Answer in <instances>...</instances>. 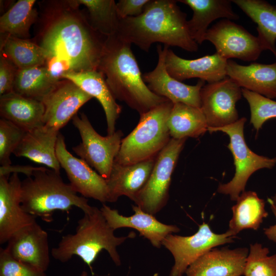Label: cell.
Returning a JSON list of instances; mask_svg holds the SVG:
<instances>
[{"instance_id":"6da1fadb","label":"cell","mask_w":276,"mask_h":276,"mask_svg":"<svg viewBox=\"0 0 276 276\" xmlns=\"http://www.w3.org/2000/svg\"><path fill=\"white\" fill-rule=\"evenodd\" d=\"M47 4L34 41L44 50L47 59L64 60L72 72L98 70L107 37L93 28L73 1Z\"/></svg>"},{"instance_id":"7a4b0ae2","label":"cell","mask_w":276,"mask_h":276,"mask_svg":"<svg viewBox=\"0 0 276 276\" xmlns=\"http://www.w3.org/2000/svg\"><path fill=\"white\" fill-rule=\"evenodd\" d=\"M177 2L150 0L140 15L120 20L117 34L145 52L156 42L197 52L198 44L190 35L187 14Z\"/></svg>"},{"instance_id":"3957f363","label":"cell","mask_w":276,"mask_h":276,"mask_svg":"<svg viewBox=\"0 0 276 276\" xmlns=\"http://www.w3.org/2000/svg\"><path fill=\"white\" fill-rule=\"evenodd\" d=\"M131 45L117 34L107 37L98 70L104 75L115 99L124 102L140 115L168 100L148 88Z\"/></svg>"},{"instance_id":"277c9868","label":"cell","mask_w":276,"mask_h":276,"mask_svg":"<svg viewBox=\"0 0 276 276\" xmlns=\"http://www.w3.org/2000/svg\"><path fill=\"white\" fill-rule=\"evenodd\" d=\"M114 231L100 209L93 206L78 220L75 233L63 236L58 246L52 249L51 255L62 263L68 262L74 256H78L91 270L92 264L104 249L114 264L120 266L121 261L117 248L135 234L132 233L127 236L116 237Z\"/></svg>"},{"instance_id":"5b68a950","label":"cell","mask_w":276,"mask_h":276,"mask_svg":"<svg viewBox=\"0 0 276 276\" xmlns=\"http://www.w3.org/2000/svg\"><path fill=\"white\" fill-rule=\"evenodd\" d=\"M20 199L25 212L47 222L53 220L55 211L68 212L76 206L86 213L93 207L63 181L60 173L42 167L21 181Z\"/></svg>"},{"instance_id":"8992f818","label":"cell","mask_w":276,"mask_h":276,"mask_svg":"<svg viewBox=\"0 0 276 276\" xmlns=\"http://www.w3.org/2000/svg\"><path fill=\"white\" fill-rule=\"evenodd\" d=\"M173 105L168 100L140 114L136 126L122 139L114 162L129 165L156 157L171 139L167 120Z\"/></svg>"},{"instance_id":"52a82bcc","label":"cell","mask_w":276,"mask_h":276,"mask_svg":"<svg viewBox=\"0 0 276 276\" xmlns=\"http://www.w3.org/2000/svg\"><path fill=\"white\" fill-rule=\"evenodd\" d=\"M246 121V119L243 117L225 126L208 128V131L211 133L221 131L229 137L227 147L234 158L235 173L228 182L220 184L217 191L228 195L233 201H236L240 195L245 191L247 181L255 172L263 168L271 169L276 164V157L259 155L248 148L244 136Z\"/></svg>"},{"instance_id":"ba28073f","label":"cell","mask_w":276,"mask_h":276,"mask_svg":"<svg viewBox=\"0 0 276 276\" xmlns=\"http://www.w3.org/2000/svg\"><path fill=\"white\" fill-rule=\"evenodd\" d=\"M187 139H171L159 152L144 188L134 202L143 211L152 215L167 204L172 173Z\"/></svg>"},{"instance_id":"9c48e42d","label":"cell","mask_w":276,"mask_h":276,"mask_svg":"<svg viewBox=\"0 0 276 276\" xmlns=\"http://www.w3.org/2000/svg\"><path fill=\"white\" fill-rule=\"evenodd\" d=\"M72 122L82 140L79 145L73 147V150L100 175L107 179L120 149L123 139V132L119 130L111 135L101 136L95 130L84 113H81L80 116L75 114Z\"/></svg>"},{"instance_id":"30bf717a","label":"cell","mask_w":276,"mask_h":276,"mask_svg":"<svg viewBox=\"0 0 276 276\" xmlns=\"http://www.w3.org/2000/svg\"><path fill=\"white\" fill-rule=\"evenodd\" d=\"M235 238L227 231L223 234L214 233L204 222L193 235H168L162 245L171 253L174 260L169 276H182L189 266L203 254L218 246L233 242Z\"/></svg>"},{"instance_id":"8fae6325","label":"cell","mask_w":276,"mask_h":276,"mask_svg":"<svg viewBox=\"0 0 276 276\" xmlns=\"http://www.w3.org/2000/svg\"><path fill=\"white\" fill-rule=\"evenodd\" d=\"M205 40L213 44L216 53L226 60L237 58L255 61L266 50L258 36L227 19H223L209 28Z\"/></svg>"},{"instance_id":"7c38bea8","label":"cell","mask_w":276,"mask_h":276,"mask_svg":"<svg viewBox=\"0 0 276 276\" xmlns=\"http://www.w3.org/2000/svg\"><path fill=\"white\" fill-rule=\"evenodd\" d=\"M242 96V88L228 77L204 85L200 91V108L208 127H221L238 120L236 104Z\"/></svg>"},{"instance_id":"4fadbf2b","label":"cell","mask_w":276,"mask_h":276,"mask_svg":"<svg viewBox=\"0 0 276 276\" xmlns=\"http://www.w3.org/2000/svg\"><path fill=\"white\" fill-rule=\"evenodd\" d=\"M56 154L70 184L77 193L103 203L110 202L107 180L84 160L73 155L66 149L64 137L60 133L56 146Z\"/></svg>"},{"instance_id":"5bb4252c","label":"cell","mask_w":276,"mask_h":276,"mask_svg":"<svg viewBox=\"0 0 276 276\" xmlns=\"http://www.w3.org/2000/svg\"><path fill=\"white\" fill-rule=\"evenodd\" d=\"M168 47L157 46L158 61L155 68L144 73L143 78L151 91L173 103H181L201 107L200 91L205 81L199 80L195 85H187L172 77L168 72L165 59Z\"/></svg>"},{"instance_id":"9a60e30c","label":"cell","mask_w":276,"mask_h":276,"mask_svg":"<svg viewBox=\"0 0 276 276\" xmlns=\"http://www.w3.org/2000/svg\"><path fill=\"white\" fill-rule=\"evenodd\" d=\"M93 97L72 81L62 79L44 98V125L59 130Z\"/></svg>"},{"instance_id":"2e32d148","label":"cell","mask_w":276,"mask_h":276,"mask_svg":"<svg viewBox=\"0 0 276 276\" xmlns=\"http://www.w3.org/2000/svg\"><path fill=\"white\" fill-rule=\"evenodd\" d=\"M21 186L18 173L0 176V243L8 242L16 232L36 222L35 217L21 204Z\"/></svg>"},{"instance_id":"e0dca14e","label":"cell","mask_w":276,"mask_h":276,"mask_svg":"<svg viewBox=\"0 0 276 276\" xmlns=\"http://www.w3.org/2000/svg\"><path fill=\"white\" fill-rule=\"evenodd\" d=\"M7 243L5 249L14 258L40 271L48 269V235L36 221L16 232Z\"/></svg>"},{"instance_id":"ac0fdd59","label":"cell","mask_w":276,"mask_h":276,"mask_svg":"<svg viewBox=\"0 0 276 276\" xmlns=\"http://www.w3.org/2000/svg\"><path fill=\"white\" fill-rule=\"evenodd\" d=\"M165 63L168 73L179 81L198 78L208 83L221 80L227 77V60L217 53L194 59H186L168 49Z\"/></svg>"},{"instance_id":"d6986e66","label":"cell","mask_w":276,"mask_h":276,"mask_svg":"<svg viewBox=\"0 0 276 276\" xmlns=\"http://www.w3.org/2000/svg\"><path fill=\"white\" fill-rule=\"evenodd\" d=\"M132 208L134 214L130 216L120 214L118 210L112 209L105 203H103L100 210L113 230L123 227L135 229L156 248L160 247L162 241L168 235L180 231L175 225L160 222L154 215L145 212L137 205H132Z\"/></svg>"},{"instance_id":"ffe728a7","label":"cell","mask_w":276,"mask_h":276,"mask_svg":"<svg viewBox=\"0 0 276 276\" xmlns=\"http://www.w3.org/2000/svg\"><path fill=\"white\" fill-rule=\"evenodd\" d=\"M248 252L246 247L213 248L191 264L185 274L186 276H242Z\"/></svg>"},{"instance_id":"44dd1931","label":"cell","mask_w":276,"mask_h":276,"mask_svg":"<svg viewBox=\"0 0 276 276\" xmlns=\"http://www.w3.org/2000/svg\"><path fill=\"white\" fill-rule=\"evenodd\" d=\"M156 158L129 165L114 162L109 177L106 179L110 202H116L122 196H127L134 202L147 182Z\"/></svg>"},{"instance_id":"7402d4cb","label":"cell","mask_w":276,"mask_h":276,"mask_svg":"<svg viewBox=\"0 0 276 276\" xmlns=\"http://www.w3.org/2000/svg\"><path fill=\"white\" fill-rule=\"evenodd\" d=\"M226 75L242 88L269 99L276 98V62L242 65L229 59Z\"/></svg>"},{"instance_id":"603a6c76","label":"cell","mask_w":276,"mask_h":276,"mask_svg":"<svg viewBox=\"0 0 276 276\" xmlns=\"http://www.w3.org/2000/svg\"><path fill=\"white\" fill-rule=\"evenodd\" d=\"M62 79L72 81L86 93L97 99L105 114L107 135L114 133L116 123L122 111V107L117 103L103 74L98 70L71 72L65 74Z\"/></svg>"},{"instance_id":"cb8c5ba5","label":"cell","mask_w":276,"mask_h":276,"mask_svg":"<svg viewBox=\"0 0 276 276\" xmlns=\"http://www.w3.org/2000/svg\"><path fill=\"white\" fill-rule=\"evenodd\" d=\"M59 131L45 125L26 132L13 154L43 164L60 173L61 166L56 154Z\"/></svg>"},{"instance_id":"d4e9b609","label":"cell","mask_w":276,"mask_h":276,"mask_svg":"<svg viewBox=\"0 0 276 276\" xmlns=\"http://www.w3.org/2000/svg\"><path fill=\"white\" fill-rule=\"evenodd\" d=\"M193 10L192 18L188 20L191 38L198 44L204 41L205 35L212 21L218 18L237 20L239 16L233 10L232 1L179 0Z\"/></svg>"},{"instance_id":"484cf974","label":"cell","mask_w":276,"mask_h":276,"mask_svg":"<svg viewBox=\"0 0 276 276\" xmlns=\"http://www.w3.org/2000/svg\"><path fill=\"white\" fill-rule=\"evenodd\" d=\"M44 106L42 102L13 91L0 97L1 118L28 131L43 125Z\"/></svg>"},{"instance_id":"4316f807","label":"cell","mask_w":276,"mask_h":276,"mask_svg":"<svg viewBox=\"0 0 276 276\" xmlns=\"http://www.w3.org/2000/svg\"><path fill=\"white\" fill-rule=\"evenodd\" d=\"M232 208L233 215L229 222L227 232L236 237L243 229L257 230L268 212L265 208V201L254 191H244Z\"/></svg>"},{"instance_id":"83f0119b","label":"cell","mask_w":276,"mask_h":276,"mask_svg":"<svg viewBox=\"0 0 276 276\" xmlns=\"http://www.w3.org/2000/svg\"><path fill=\"white\" fill-rule=\"evenodd\" d=\"M257 25L258 37L266 50L276 53V6L263 0H233Z\"/></svg>"},{"instance_id":"f1b7e54d","label":"cell","mask_w":276,"mask_h":276,"mask_svg":"<svg viewBox=\"0 0 276 276\" xmlns=\"http://www.w3.org/2000/svg\"><path fill=\"white\" fill-rule=\"evenodd\" d=\"M167 125L171 137L174 139L197 138L208 128L201 108L181 103H173Z\"/></svg>"},{"instance_id":"f546056e","label":"cell","mask_w":276,"mask_h":276,"mask_svg":"<svg viewBox=\"0 0 276 276\" xmlns=\"http://www.w3.org/2000/svg\"><path fill=\"white\" fill-rule=\"evenodd\" d=\"M1 53L18 70L43 66L47 59L44 50L34 41L7 35L1 37Z\"/></svg>"},{"instance_id":"4dcf8cb0","label":"cell","mask_w":276,"mask_h":276,"mask_svg":"<svg viewBox=\"0 0 276 276\" xmlns=\"http://www.w3.org/2000/svg\"><path fill=\"white\" fill-rule=\"evenodd\" d=\"M35 0H19L0 17L2 35L28 39L31 26L35 23L37 11Z\"/></svg>"},{"instance_id":"1f68e13d","label":"cell","mask_w":276,"mask_h":276,"mask_svg":"<svg viewBox=\"0 0 276 276\" xmlns=\"http://www.w3.org/2000/svg\"><path fill=\"white\" fill-rule=\"evenodd\" d=\"M57 83L51 78L44 65L18 70L12 91L42 102Z\"/></svg>"},{"instance_id":"d6a6232c","label":"cell","mask_w":276,"mask_h":276,"mask_svg":"<svg viewBox=\"0 0 276 276\" xmlns=\"http://www.w3.org/2000/svg\"><path fill=\"white\" fill-rule=\"evenodd\" d=\"M77 6L82 5L88 10V18L93 28L107 37L118 32L120 18L114 0H73Z\"/></svg>"},{"instance_id":"836d02e7","label":"cell","mask_w":276,"mask_h":276,"mask_svg":"<svg viewBox=\"0 0 276 276\" xmlns=\"http://www.w3.org/2000/svg\"><path fill=\"white\" fill-rule=\"evenodd\" d=\"M269 249L259 243L250 245L244 276H276V254L268 256Z\"/></svg>"},{"instance_id":"e575fe53","label":"cell","mask_w":276,"mask_h":276,"mask_svg":"<svg viewBox=\"0 0 276 276\" xmlns=\"http://www.w3.org/2000/svg\"><path fill=\"white\" fill-rule=\"evenodd\" d=\"M242 93L250 107V122L257 131L268 120L276 118V101L245 88Z\"/></svg>"},{"instance_id":"d590c367","label":"cell","mask_w":276,"mask_h":276,"mask_svg":"<svg viewBox=\"0 0 276 276\" xmlns=\"http://www.w3.org/2000/svg\"><path fill=\"white\" fill-rule=\"evenodd\" d=\"M27 131L10 121L0 120V164L1 166L11 165L10 156L16 149Z\"/></svg>"},{"instance_id":"8d00e7d4","label":"cell","mask_w":276,"mask_h":276,"mask_svg":"<svg viewBox=\"0 0 276 276\" xmlns=\"http://www.w3.org/2000/svg\"><path fill=\"white\" fill-rule=\"evenodd\" d=\"M0 276H47L45 272L16 260L5 249H0Z\"/></svg>"},{"instance_id":"74e56055","label":"cell","mask_w":276,"mask_h":276,"mask_svg":"<svg viewBox=\"0 0 276 276\" xmlns=\"http://www.w3.org/2000/svg\"><path fill=\"white\" fill-rule=\"evenodd\" d=\"M18 69L5 56H0V95L12 92Z\"/></svg>"},{"instance_id":"f35d334b","label":"cell","mask_w":276,"mask_h":276,"mask_svg":"<svg viewBox=\"0 0 276 276\" xmlns=\"http://www.w3.org/2000/svg\"><path fill=\"white\" fill-rule=\"evenodd\" d=\"M149 1L150 0L119 1L116 3V8L120 19L140 15Z\"/></svg>"},{"instance_id":"ab89813d","label":"cell","mask_w":276,"mask_h":276,"mask_svg":"<svg viewBox=\"0 0 276 276\" xmlns=\"http://www.w3.org/2000/svg\"><path fill=\"white\" fill-rule=\"evenodd\" d=\"M39 167H34L30 166L9 165L7 166H1L0 176H10L12 173H21L25 174L27 177L31 176L34 171L38 170Z\"/></svg>"},{"instance_id":"60d3db41","label":"cell","mask_w":276,"mask_h":276,"mask_svg":"<svg viewBox=\"0 0 276 276\" xmlns=\"http://www.w3.org/2000/svg\"><path fill=\"white\" fill-rule=\"evenodd\" d=\"M268 201L270 204L271 210L276 219V204L273 203L270 198L268 199ZM264 233L269 240L276 243V223L275 224L271 225L268 227L264 228Z\"/></svg>"},{"instance_id":"b9f144b4","label":"cell","mask_w":276,"mask_h":276,"mask_svg":"<svg viewBox=\"0 0 276 276\" xmlns=\"http://www.w3.org/2000/svg\"><path fill=\"white\" fill-rule=\"evenodd\" d=\"M270 199L273 203L276 204V194Z\"/></svg>"},{"instance_id":"7bdbcfd3","label":"cell","mask_w":276,"mask_h":276,"mask_svg":"<svg viewBox=\"0 0 276 276\" xmlns=\"http://www.w3.org/2000/svg\"><path fill=\"white\" fill-rule=\"evenodd\" d=\"M79 276H88V273L86 271H83Z\"/></svg>"},{"instance_id":"ee69618b","label":"cell","mask_w":276,"mask_h":276,"mask_svg":"<svg viewBox=\"0 0 276 276\" xmlns=\"http://www.w3.org/2000/svg\"><path fill=\"white\" fill-rule=\"evenodd\" d=\"M274 56H275V57H276V53H275V55H274Z\"/></svg>"}]
</instances>
